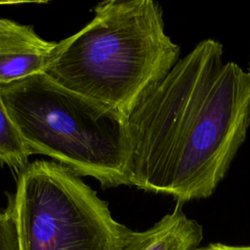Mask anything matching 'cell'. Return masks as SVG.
Here are the masks:
<instances>
[{"mask_svg":"<svg viewBox=\"0 0 250 250\" xmlns=\"http://www.w3.org/2000/svg\"><path fill=\"white\" fill-rule=\"evenodd\" d=\"M0 250H21L17 225L11 204L0 211Z\"/></svg>","mask_w":250,"mask_h":250,"instance_id":"obj_8","label":"cell"},{"mask_svg":"<svg viewBox=\"0 0 250 250\" xmlns=\"http://www.w3.org/2000/svg\"><path fill=\"white\" fill-rule=\"evenodd\" d=\"M152 0H108L81 30L58 42L44 72L61 86L123 115L181 59Z\"/></svg>","mask_w":250,"mask_h":250,"instance_id":"obj_2","label":"cell"},{"mask_svg":"<svg viewBox=\"0 0 250 250\" xmlns=\"http://www.w3.org/2000/svg\"><path fill=\"white\" fill-rule=\"evenodd\" d=\"M203 239V228L188 218L183 204L164 215L149 229L141 231L134 250H196Z\"/></svg>","mask_w":250,"mask_h":250,"instance_id":"obj_6","label":"cell"},{"mask_svg":"<svg viewBox=\"0 0 250 250\" xmlns=\"http://www.w3.org/2000/svg\"><path fill=\"white\" fill-rule=\"evenodd\" d=\"M58 42L41 38L33 26L0 18V85L44 73Z\"/></svg>","mask_w":250,"mask_h":250,"instance_id":"obj_5","label":"cell"},{"mask_svg":"<svg viewBox=\"0 0 250 250\" xmlns=\"http://www.w3.org/2000/svg\"><path fill=\"white\" fill-rule=\"evenodd\" d=\"M29 156L0 95V164L21 171L29 164Z\"/></svg>","mask_w":250,"mask_h":250,"instance_id":"obj_7","label":"cell"},{"mask_svg":"<svg viewBox=\"0 0 250 250\" xmlns=\"http://www.w3.org/2000/svg\"><path fill=\"white\" fill-rule=\"evenodd\" d=\"M199 41L126 117L129 186L177 203L210 197L250 127V73Z\"/></svg>","mask_w":250,"mask_h":250,"instance_id":"obj_1","label":"cell"},{"mask_svg":"<svg viewBox=\"0 0 250 250\" xmlns=\"http://www.w3.org/2000/svg\"><path fill=\"white\" fill-rule=\"evenodd\" d=\"M248 72L250 73V59H249V69H248Z\"/></svg>","mask_w":250,"mask_h":250,"instance_id":"obj_10","label":"cell"},{"mask_svg":"<svg viewBox=\"0 0 250 250\" xmlns=\"http://www.w3.org/2000/svg\"><path fill=\"white\" fill-rule=\"evenodd\" d=\"M196 250H250V245H229L216 242L210 243L205 247H199Z\"/></svg>","mask_w":250,"mask_h":250,"instance_id":"obj_9","label":"cell"},{"mask_svg":"<svg viewBox=\"0 0 250 250\" xmlns=\"http://www.w3.org/2000/svg\"><path fill=\"white\" fill-rule=\"evenodd\" d=\"M12 206L21 250H134L141 231L117 222L78 175L36 160L19 172Z\"/></svg>","mask_w":250,"mask_h":250,"instance_id":"obj_4","label":"cell"},{"mask_svg":"<svg viewBox=\"0 0 250 250\" xmlns=\"http://www.w3.org/2000/svg\"><path fill=\"white\" fill-rule=\"evenodd\" d=\"M0 95L29 155L50 156L104 188L129 186L123 115L45 73L0 85Z\"/></svg>","mask_w":250,"mask_h":250,"instance_id":"obj_3","label":"cell"}]
</instances>
